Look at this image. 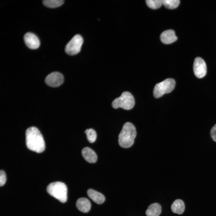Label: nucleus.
I'll return each mask as SVG.
<instances>
[{"instance_id": "1", "label": "nucleus", "mask_w": 216, "mask_h": 216, "mask_svg": "<svg viewBox=\"0 0 216 216\" xmlns=\"http://www.w3.org/2000/svg\"><path fill=\"white\" fill-rule=\"evenodd\" d=\"M26 140L27 148L31 151L40 153L45 149V142L43 136L35 127H30L26 129Z\"/></svg>"}, {"instance_id": "2", "label": "nucleus", "mask_w": 216, "mask_h": 216, "mask_svg": "<svg viewBox=\"0 0 216 216\" xmlns=\"http://www.w3.org/2000/svg\"><path fill=\"white\" fill-rule=\"evenodd\" d=\"M136 134V129L133 124L130 122L125 123L118 136L120 146L124 148L131 147L134 143Z\"/></svg>"}, {"instance_id": "3", "label": "nucleus", "mask_w": 216, "mask_h": 216, "mask_svg": "<svg viewBox=\"0 0 216 216\" xmlns=\"http://www.w3.org/2000/svg\"><path fill=\"white\" fill-rule=\"evenodd\" d=\"M46 191L62 203L65 202L67 200V187L63 182H56L50 183L47 187Z\"/></svg>"}, {"instance_id": "4", "label": "nucleus", "mask_w": 216, "mask_h": 216, "mask_svg": "<svg viewBox=\"0 0 216 216\" xmlns=\"http://www.w3.org/2000/svg\"><path fill=\"white\" fill-rule=\"evenodd\" d=\"M135 100L133 95L128 92H124L120 97L113 101L112 105L114 109L121 107L125 110H130L133 108Z\"/></svg>"}, {"instance_id": "5", "label": "nucleus", "mask_w": 216, "mask_h": 216, "mask_svg": "<svg viewBox=\"0 0 216 216\" xmlns=\"http://www.w3.org/2000/svg\"><path fill=\"white\" fill-rule=\"evenodd\" d=\"M175 80L172 78H167L157 83L154 86L153 95L155 98L161 97L165 94L171 92L175 86Z\"/></svg>"}, {"instance_id": "6", "label": "nucleus", "mask_w": 216, "mask_h": 216, "mask_svg": "<svg viewBox=\"0 0 216 216\" xmlns=\"http://www.w3.org/2000/svg\"><path fill=\"white\" fill-rule=\"evenodd\" d=\"M83 41L81 35L79 34L75 35L66 45L65 52L70 55L76 54L80 51Z\"/></svg>"}, {"instance_id": "7", "label": "nucleus", "mask_w": 216, "mask_h": 216, "mask_svg": "<svg viewBox=\"0 0 216 216\" xmlns=\"http://www.w3.org/2000/svg\"><path fill=\"white\" fill-rule=\"evenodd\" d=\"M193 68L195 76L198 78L203 77L206 74L207 67L206 62L200 57H197L194 59Z\"/></svg>"}, {"instance_id": "8", "label": "nucleus", "mask_w": 216, "mask_h": 216, "mask_svg": "<svg viewBox=\"0 0 216 216\" xmlns=\"http://www.w3.org/2000/svg\"><path fill=\"white\" fill-rule=\"evenodd\" d=\"M45 81L48 86L52 87H57L63 83L64 77L61 73L58 72H53L46 76Z\"/></svg>"}, {"instance_id": "9", "label": "nucleus", "mask_w": 216, "mask_h": 216, "mask_svg": "<svg viewBox=\"0 0 216 216\" xmlns=\"http://www.w3.org/2000/svg\"><path fill=\"white\" fill-rule=\"evenodd\" d=\"M24 40L26 45L30 49H36L40 46V43L38 38L33 33H26L24 36Z\"/></svg>"}, {"instance_id": "10", "label": "nucleus", "mask_w": 216, "mask_h": 216, "mask_svg": "<svg viewBox=\"0 0 216 216\" xmlns=\"http://www.w3.org/2000/svg\"><path fill=\"white\" fill-rule=\"evenodd\" d=\"M160 39L163 43L167 44L176 41L177 38L176 35L174 31L169 29L164 31L161 34Z\"/></svg>"}, {"instance_id": "11", "label": "nucleus", "mask_w": 216, "mask_h": 216, "mask_svg": "<svg viewBox=\"0 0 216 216\" xmlns=\"http://www.w3.org/2000/svg\"><path fill=\"white\" fill-rule=\"evenodd\" d=\"M81 152L84 159L88 162L94 163L97 161V156L96 153L90 148H84L82 149Z\"/></svg>"}, {"instance_id": "12", "label": "nucleus", "mask_w": 216, "mask_h": 216, "mask_svg": "<svg viewBox=\"0 0 216 216\" xmlns=\"http://www.w3.org/2000/svg\"><path fill=\"white\" fill-rule=\"evenodd\" d=\"M76 207L78 209L84 213H87L90 210L91 203L87 198L82 197L78 199L76 203Z\"/></svg>"}, {"instance_id": "13", "label": "nucleus", "mask_w": 216, "mask_h": 216, "mask_svg": "<svg viewBox=\"0 0 216 216\" xmlns=\"http://www.w3.org/2000/svg\"><path fill=\"white\" fill-rule=\"evenodd\" d=\"M87 193L89 197L98 204H101L105 200V197L102 194L94 190L89 189L87 191Z\"/></svg>"}, {"instance_id": "14", "label": "nucleus", "mask_w": 216, "mask_h": 216, "mask_svg": "<svg viewBox=\"0 0 216 216\" xmlns=\"http://www.w3.org/2000/svg\"><path fill=\"white\" fill-rule=\"evenodd\" d=\"M161 212L160 205L158 203L150 205L146 212L147 216H159Z\"/></svg>"}, {"instance_id": "15", "label": "nucleus", "mask_w": 216, "mask_h": 216, "mask_svg": "<svg viewBox=\"0 0 216 216\" xmlns=\"http://www.w3.org/2000/svg\"><path fill=\"white\" fill-rule=\"evenodd\" d=\"M171 209L173 212L179 214L183 213L185 209V205L183 201L180 199L175 200L171 206Z\"/></svg>"}, {"instance_id": "16", "label": "nucleus", "mask_w": 216, "mask_h": 216, "mask_svg": "<svg viewBox=\"0 0 216 216\" xmlns=\"http://www.w3.org/2000/svg\"><path fill=\"white\" fill-rule=\"evenodd\" d=\"M64 3L63 0H44L43 3L46 6L51 8L58 7Z\"/></svg>"}, {"instance_id": "17", "label": "nucleus", "mask_w": 216, "mask_h": 216, "mask_svg": "<svg viewBox=\"0 0 216 216\" xmlns=\"http://www.w3.org/2000/svg\"><path fill=\"white\" fill-rule=\"evenodd\" d=\"M180 3L179 0H163V5L165 8L169 9H173L177 8Z\"/></svg>"}, {"instance_id": "18", "label": "nucleus", "mask_w": 216, "mask_h": 216, "mask_svg": "<svg viewBox=\"0 0 216 216\" xmlns=\"http://www.w3.org/2000/svg\"><path fill=\"white\" fill-rule=\"evenodd\" d=\"M147 6L152 9H157L160 7L163 4V0H147Z\"/></svg>"}, {"instance_id": "19", "label": "nucleus", "mask_w": 216, "mask_h": 216, "mask_svg": "<svg viewBox=\"0 0 216 216\" xmlns=\"http://www.w3.org/2000/svg\"><path fill=\"white\" fill-rule=\"evenodd\" d=\"M85 132L87 139L90 142L92 143L95 141L97 138V134L94 130L92 128L87 129Z\"/></svg>"}, {"instance_id": "20", "label": "nucleus", "mask_w": 216, "mask_h": 216, "mask_svg": "<svg viewBox=\"0 0 216 216\" xmlns=\"http://www.w3.org/2000/svg\"><path fill=\"white\" fill-rule=\"evenodd\" d=\"M6 180V177L4 171L1 170L0 171V186H3L5 184Z\"/></svg>"}, {"instance_id": "21", "label": "nucleus", "mask_w": 216, "mask_h": 216, "mask_svg": "<svg viewBox=\"0 0 216 216\" xmlns=\"http://www.w3.org/2000/svg\"><path fill=\"white\" fill-rule=\"evenodd\" d=\"M210 135L213 140L216 142V124L211 129Z\"/></svg>"}]
</instances>
